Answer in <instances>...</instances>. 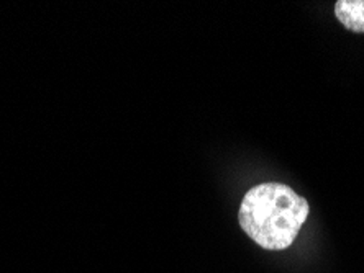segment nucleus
I'll list each match as a JSON object with an SVG mask.
<instances>
[{"label": "nucleus", "instance_id": "f257e3e1", "mask_svg": "<svg viewBox=\"0 0 364 273\" xmlns=\"http://www.w3.org/2000/svg\"><path fill=\"white\" fill-rule=\"evenodd\" d=\"M310 213L309 201L291 186L267 182L246 191L238 221L251 240L266 250H286L294 244Z\"/></svg>", "mask_w": 364, "mask_h": 273}, {"label": "nucleus", "instance_id": "f03ea898", "mask_svg": "<svg viewBox=\"0 0 364 273\" xmlns=\"http://www.w3.org/2000/svg\"><path fill=\"white\" fill-rule=\"evenodd\" d=\"M335 15L341 25L355 33H364V0H338Z\"/></svg>", "mask_w": 364, "mask_h": 273}]
</instances>
